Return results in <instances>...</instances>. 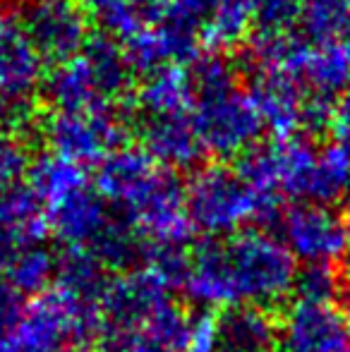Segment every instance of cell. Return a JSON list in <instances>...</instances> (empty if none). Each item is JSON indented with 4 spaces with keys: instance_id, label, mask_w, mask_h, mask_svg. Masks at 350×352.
<instances>
[{
    "instance_id": "6da1fadb",
    "label": "cell",
    "mask_w": 350,
    "mask_h": 352,
    "mask_svg": "<svg viewBox=\"0 0 350 352\" xmlns=\"http://www.w3.org/2000/svg\"><path fill=\"white\" fill-rule=\"evenodd\" d=\"M298 261L262 228H245L226 240H206L190 256L182 290L206 309L278 305L295 292Z\"/></svg>"
},
{
    "instance_id": "7a4b0ae2",
    "label": "cell",
    "mask_w": 350,
    "mask_h": 352,
    "mask_svg": "<svg viewBox=\"0 0 350 352\" xmlns=\"http://www.w3.org/2000/svg\"><path fill=\"white\" fill-rule=\"evenodd\" d=\"M195 89L192 122L204 153L219 158L245 156L252 151L264 125L250 91L238 82L235 67L223 56H201L190 72Z\"/></svg>"
},
{
    "instance_id": "3957f363",
    "label": "cell",
    "mask_w": 350,
    "mask_h": 352,
    "mask_svg": "<svg viewBox=\"0 0 350 352\" xmlns=\"http://www.w3.org/2000/svg\"><path fill=\"white\" fill-rule=\"evenodd\" d=\"M185 209L192 230L216 240L245 230L248 223L264 226L276 221L281 216V199L257 195L238 168L206 166L187 182Z\"/></svg>"
},
{
    "instance_id": "277c9868",
    "label": "cell",
    "mask_w": 350,
    "mask_h": 352,
    "mask_svg": "<svg viewBox=\"0 0 350 352\" xmlns=\"http://www.w3.org/2000/svg\"><path fill=\"white\" fill-rule=\"evenodd\" d=\"M130 72L122 46L106 34L91 38L80 56L53 67L43 89L56 111H111L130 87Z\"/></svg>"
},
{
    "instance_id": "5b68a950",
    "label": "cell",
    "mask_w": 350,
    "mask_h": 352,
    "mask_svg": "<svg viewBox=\"0 0 350 352\" xmlns=\"http://www.w3.org/2000/svg\"><path fill=\"white\" fill-rule=\"evenodd\" d=\"M46 63L14 17H0V125L29 120L34 96L46 82Z\"/></svg>"
},
{
    "instance_id": "8992f818",
    "label": "cell",
    "mask_w": 350,
    "mask_h": 352,
    "mask_svg": "<svg viewBox=\"0 0 350 352\" xmlns=\"http://www.w3.org/2000/svg\"><path fill=\"white\" fill-rule=\"evenodd\" d=\"M127 226L142 242L161 247H185L192 237V223L185 209V187L175 173L161 168L159 175L125 209Z\"/></svg>"
},
{
    "instance_id": "52a82bcc",
    "label": "cell",
    "mask_w": 350,
    "mask_h": 352,
    "mask_svg": "<svg viewBox=\"0 0 350 352\" xmlns=\"http://www.w3.org/2000/svg\"><path fill=\"white\" fill-rule=\"evenodd\" d=\"M19 24L43 63H61L80 56L91 41L89 10L82 0H29Z\"/></svg>"
},
{
    "instance_id": "ba28073f",
    "label": "cell",
    "mask_w": 350,
    "mask_h": 352,
    "mask_svg": "<svg viewBox=\"0 0 350 352\" xmlns=\"http://www.w3.org/2000/svg\"><path fill=\"white\" fill-rule=\"evenodd\" d=\"M51 153L77 166L101 163L120 146L122 125L113 111H56L43 130Z\"/></svg>"
},
{
    "instance_id": "9c48e42d",
    "label": "cell",
    "mask_w": 350,
    "mask_h": 352,
    "mask_svg": "<svg viewBox=\"0 0 350 352\" xmlns=\"http://www.w3.org/2000/svg\"><path fill=\"white\" fill-rule=\"evenodd\" d=\"M166 300H171V290L142 266L111 278L98 297V314L103 324L101 338L142 333L144 324Z\"/></svg>"
},
{
    "instance_id": "30bf717a",
    "label": "cell",
    "mask_w": 350,
    "mask_h": 352,
    "mask_svg": "<svg viewBox=\"0 0 350 352\" xmlns=\"http://www.w3.org/2000/svg\"><path fill=\"white\" fill-rule=\"evenodd\" d=\"M281 242L303 266H333L350 247L341 216L317 204H298L281 213Z\"/></svg>"
},
{
    "instance_id": "8fae6325",
    "label": "cell",
    "mask_w": 350,
    "mask_h": 352,
    "mask_svg": "<svg viewBox=\"0 0 350 352\" xmlns=\"http://www.w3.org/2000/svg\"><path fill=\"white\" fill-rule=\"evenodd\" d=\"M350 324L341 307L295 300L278 321V352H343Z\"/></svg>"
},
{
    "instance_id": "7c38bea8",
    "label": "cell",
    "mask_w": 350,
    "mask_h": 352,
    "mask_svg": "<svg viewBox=\"0 0 350 352\" xmlns=\"http://www.w3.org/2000/svg\"><path fill=\"white\" fill-rule=\"evenodd\" d=\"M199 34L195 29L180 27L168 19H156L144 24L120 46L132 70L149 74L168 65L195 63L199 58Z\"/></svg>"
},
{
    "instance_id": "4fadbf2b",
    "label": "cell",
    "mask_w": 350,
    "mask_h": 352,
    "mask_svg": "<svg viewBox=\"0 0 350 352\" xmlns=\"http://www.w3.org/2000/svg\"><path fill=\"white\" fill-rule=\"evenodd\" d=\"M250 96H252L264 130H269L274 140L300 137L305 103H307L309 94L305 91V87L298 79L288 77V74L254 72Z\"/></svg>"
},
{
    "instance_id": "5bb4252c",
    "label": "cell",
    "mask_w": 350,
    "mask_h": 352,
    "mask_svg": "<svg viewBox=\"0 0 350 352\" xmlns=\"http://www.w3.org/2000/svg\"><path fill=\"white\" fill-rule=\"evenodd\" d=\"M48 235L65 247H91L111 226V211L91 185L67 195L65 199L46 206Z\"/></svg>"
},
{
    "instance_id": "9a60e30c",
    "label": "cell",
    "mask_w": 350,
    "mask_h": 352,
    "mask_svg": "<svg viewBox=\"0 0 350 352\" xmlns=\"http://www.w3.org/2000/svg\"><path fill=\"white\" fill-rule=\"evenodd\" d=\"M159 170L161 166L142 146H118L98 163L94 190L106 204L125 211Z\"/></svg>"
},
{
    "instance_id": "2e32d148",
    "label": "cell",
    "mask_w": 350,
    "mask_h": 352,
    "mask_svg": "<svg viewBox=\"0 0 350 352\" xmlns=\"http://www.w3.org/2000/svg\"><path fill=\"white\" fill-rule=\"evenodd\" d=\"M142 142H144L142 148L171 173L187 170L204 156V146L195 130L192 113L142 118Z\"/></svg>"
},
{
    "instance_id": "e0dca14e",
    "label": "cell",
    "mask_w": 350,
    "mask_h": 352,
    "mask_svg": "<svg viewBox=\"0 0 350 352\" xmlns=\"http://www.w3.org/2000/svg\"><path fill=\"white\" fill-rule=\"evenodd\" d=\"M264 148L271 177L281 197H293L300 204L307 201V190L317 166V148L305 137L274 140Z\"/></svg>"
},
{
    "instance_id": "ac0fdd59",
    "label": "cell",
    "mask_w": 350,
    "mask_h": 352,
    "mask_svg": "<svg viewBox=\"0 0 350 352\" xmlns=\"http://www.w3.org/2000/svg\"><path fill=\"white\" fill-rule=\"evenodd\" d=\"M137 106L142 118L192 113L195 89L185 65H168L146 74L144 84L137 91Z\"/></svg>"
},
{
    "instance_id": "d6986e66",
    "label": "cell",
    "mask_w": 350,
    "mask_h": 352,
    "mask_svg": "<svg viewBox=\"0 0 350 352\" xmlns=\"http://www.w3.org/2000/svg\"><path fill=\"white\" fill-rule=\"evenodd\" d=\"M262 0H211L199 27V41L214 51L235 48L250 36Z\"/></svg>"
},
{
    "instance_id": "ffe728a7",
    "label": "cell",
    "mask_w": 350,
    "mask_h": 352,
    "mask_svg": "<svg viewBox=\"0 0 350 352\" xmlns=\"http://www.w3.org/2000/svg\"><path fill=\"white\" fill-rule=\"evenodd\" d=\"M221 352H271L278 340V321L264 309L240 307L219 319Z\"/></svg>"
},
{
    "instance_id": "44dd1931",
    "label": "cell",
    "mask_w": 350,
    "mask_h": 352,
    "mask_svg": "<svg viewBox=\"0 0 350 352\" xmlns=\"http://www.w3.org/2000/svg\"><path fill=\"white\" fill-rule=\"evenodd\" d=\"M53 283H56V290L63 295L98 307V297L108 283L106 266L87 247H67L63 254H58Z\"/></svg>"
},
{
    "instance_id": "7402d4cb",
    "label": "cell",
    "mask_w": 350,
    "mask_h": 352,
    "mask_svg": "<svg viewBox=\"0 0 350 352\" xmlns=\"http://www.w3.org/2000/svg\"><path fill=\"white\" fill-rule=\"evenodd\" d=\"M300 84L312 96L336 101L350 89V63L341 46H309L305 56Z\"/></svg>"
},
{
    "instance_id": "603a6c76",
    "label": "cell",
    "mask_w": 350,
    "mask_h": 352,
    "mask_svg": "<svg viewBox=\"0 0 350 352\" xmlns=\"http://www.w3.org/2000/svg\"><path fill=\"white\" fill-rule=\"evenodd\" d=\"M29 187L41 201V206L56 204V201L65 199L67 195L89 187V177L85 166L67 161V158L58 156V153H43L29 166Z\"/></svg>"
},
{
    "instance_id": "cb8c5ba5",
    "label": "cell",
    "mask_w": 350,
    "mask_h": 352,
    "mask_svg": "<svg viewBox=\"0 0 350 352\" xmlns=\"http://www.w3.org/2000/svg\"><path fill=\"white\" fill-rule=\"evenodd\" d=\"M298 29L309 46H338L350 34V0H300Z\"/></svg>"
},
{
    "instance_id": "d4e9b609",
    "label": "cell",
    "mask_w": 350,
    "mask_h": 352,
    "mask_svg": "<svg viewBox=\"0 0 350 352\" xmlns=\"http://www.w3.org/2000/svg\"><path fill=\"white\" fill-rule=\"evenodd\" d=\"M0 226L17 232L24 245H41L46 240V213L32 187L17 182L0 190Z\"/></svg>"
},
{
    "instance_id": "484cf974",
    "label": "cell",
    "mask_w": 350,
    "mask_h": 352,
    "mask_svg": "<svg viewBox=\"0 0 350 352\" xmlns=\"http://www.w3.org/2000/svg\"><path fill=\"white\" fill-rule=\"evenodd\" d=\"M350 190V148L343 144H329L317 153V166L307 190L305 204L331 206L346 199Z\"/></svg>"
},
{
    "instance_id": "4316f807",
    "label": "cell",
    "mask_w": 350,
    "mask_h": 352,
    "mask_svg": "<svg viewBox=\"0 0 350 352\" xmlns=\"http://www.w3.org/2000/svg\"><path fill=\"white\" fill-rule=\"evenodd\" d=\"M58 256L46 245H24L5 266V283L17 295H43L56 280Z\"/></svg>"
},
{
    "instance_id": "83f0119b",
    "label": "cell",
    "mask_w": 350,
    "mask_h": 352,
    "mask_svg": "<svg viewBox=\"0 0 350 352\" xmlns=\"http://www.w3.org/2000/svg\"><path fill=\"white\" fill-rule=\"evenodd\" d=\"M190 324L192 316L177 302L166 300L151 314V319L144 324L140 336H144L161 352H182L187 343V333H190Z\"/></svg>"
},
{
    "instance_id": "f1b7e54d",
    "label": "cell",
    "mask_w": 350,
    "mask_h": 352,
    "mask_svg": "<svg viewBox=\"0 0 350 352\" xmlns=\"http://www.w3.org/2000/svg\"><path fill=\"white\" fill-rule=\"evenodd\" d=\"M87 250H91L106 269H127L132 266V261L142 256L144 242L137 237V232L127 223L111 221V226L101 232V237Z\"/></svg>"
},
{
    "instance_id": "f546056e",
    "label": "cell",
    "mask_w": 350,
    "mask_h": 352,
    "mask_svg": "<svg viewBox=\"0 0 350 352\" xmlns=\"http://www.w3.org/2000/svg\"><path fill=\"white\" fill-rule=\"evenodd\" d=\"M338 292V274L333 266H303L295 280V295L300 302L333 305Z\"/></svg>"
},
{
    "instance_id": "4dcf8cb0",
    "label": "cell",
    "mask_w": 350,
    "mask_h": 352,
    "mask_svg": "<svg viewBox=\"0 0 350 352\" xmlns=\"http://www.w3.org/2000/svg\"><path fill=\"white\" fill-rule=\"evenodd\" d=\"M32 158H29L27 144L10 127L0 125V190L22 182L29 173Z\"/></svg>"
},
{
    "instance_id": "1f68e13d",
    "label": "cell",
    "mask_w": 350,
    "mask_h": 352,
    "mask_svg": "<svg viewBox=\"0 0 350 352\" xmlns=\"http://www.w3.org/2000/svg\"><path fill=\"white\" fill-rule=\"evenodd\" d=\"M300 19V0H262L254 19L257 34H295Z\"/></svg>"
},
{
    "instance_id": "d6a6232c",
    "label": "cell",
    "mask_w": 350,
    "mask_h": 352,
    "mask_svg": "<svg viewBox=\"0 0 350 352\" xmlns=\"http://www.w3.org/2000/svg\"><path fill=\"white\" fill-rule=\"evenodd\" d=\"M22 295L12 290L5 280H0V352H19L17 333L24 314Z\"/></svg>"
},
{
    "instance_id": "836d02e7",
    "label": "cell",
    "mask_w": 350,
    "mask_h": 352,
    "mask_svg": "<svg viewBox=\"0 0 350 352\" xmlns=\"http://www.w3.org/2000/svg\"><path fill=\"white\" fill-rule=\"evenodd\" d=\"M209 3L211 0H159L156 14L151 22L168 19V22H175L180 27L195 29L197 32V27H201L206 12H209Z\"/></svg>"
},
{
    "instance_id": "e575fe53",
    "label": "cell",
    "mask_w": 350,
    "mask_h": 352,
    "mask_svg": "<svg viewBox=\"0 0 350 352\" xmlns=\"http://www.w3.org/2000/svg\"><path fill=\"white\" fill-rule=\"evenodd\" d=\"M182 352H221V329L219 319L211 311L192 316L190 333Z\"/></svg>"
},
{
    "instance_id": "d590c367",
    "label": "cell",
    "mask_w": 350,
    "mask_h": 352,
    "mask_svg": "<svg viewBox=\"0 0 350 352\" xmlns=\"http://www.w3.org/2000/svg\"><path fill=\"white\" fill-rule=\"evenodd\" d=\"M329 130L336 137V144L350 148V89L343 91L333 103V116H331V127Z\"/></svg>"
},
{
    "instance_id": "8d00e7d4",
    "label": "cell",
    "mask_w": 350,
    "mask_h": 352,
    "mask_svg": "<svg viewBox=\"0 0 350 352\" xmlns=\"http://www.w3.org/2000/svg\"><path fill=\"white\" fill-rule=\"evenodd\" d=\"M106 343H108V352H161L140 333L116 336V338H108Z\"/></svg>"
},
{
    "instance_id": "74e56055",
    "label": "cell",
    "mask_w": 350,
    "mask_h": 352,
    "mask_svg": "<svg viewBox=\"0 0 350 352\" xmlns=\"http://www.w3.org/2000/svg\"><path fill=\"white\" fill-rule=\"evenodd\" d=\"M22 247H24V242L17 232L0 226V271H5V266L12 261V256L17 254Z\"/></svg>"
},
{
    "instance_id": "f35d334b",
    "label": "cell",
    "mask_w": 350,
    "mask_h": 352,
    "mask_svg": "<svg viewBox=\"0 0 350 352\" xmlns=\"http://www.w3.org/2000/svg\"><path fill=\"white\" fill-rule=\"evenodd\" d=\"M82 3L87 5V10H91L94 14L98 12V10H103L106 8V5H111V3H116V0H82ZM142 5H146V8L151 10V17H154V10H156V3H159V0H140ZM151 22V19H149Z\"/></svg>"
},
{
    "instance_id": "ab89813d",
    "label": "cell",
    "mask_w": 350,
    "mask_h": 352,
    "mask_svg": "<svg viewBox=\"0 0 350 352\" xmlns=\"http://www.w3.org/2000/svg\"><path fill=\"white\" fill-rule=\"evenodd\" d=\"M341 221H343V228H346L348 245H350V190H348V195H346V206H343V216H341Z\"/></svg>"
},
{
    "instance_id": "60d3db41",
    "label": "cell",
    "mask_w": 350,
    "mask_h": 352,
    "mask_svg": "<svg viewBox=\"0 0 350 352\" xmlns=\"http://www.w3.org/2000/svg\"><path fill=\"white\" fill-rule=\"evenodd\" d=\"M343 53H346V58H348V63H350V34H348V36L346 38H343Z\"/></svg>"
},
{
    "instance_id": "b9f144b4",
    "label": "cell",
    "mask_w": 350,
    "mask_h": 352,
    "mask_svg": "<svg viewBox=\"0 0 350 352\" xmlns=\"http://www.w3.org/2000/svg\"><path fill=\"white\" fill-rule=\"evenodd\" d=\"M341 309H343V314H346V319H348V324H350V297H348L346 307H341Z\"/></svg>"
},
{
    "instance_id": "7bdbcfd3",
    "label": "cell",
    "mask_w": 350,
    "mask_h": 352,
    "mask_svg": "<svg viewBox=\"0 0 350 352\" xmlns=\"http://www.w3.org/2000/svg\"><path fill=\"white\" fill-rule=\"evenodd\" d=\"M346 278H348V283H350V264L346 266Z\"/></svg>"
},
{
    "instance_id": "ee69618b",
    "label": "cell",
    "mask_w": 350,
    "mask_h": 352,
    "mask_svg": "<svg viewBox=\"0 0 350 352\" xmlns=\"http://www.w3.org/2000/svg\"><path fill=\"white\" fill-rule=\"evenodd\" d=\"M343 352H350V345H348V348H346V350H343Z\"/></svg>"
}]
</instances>
